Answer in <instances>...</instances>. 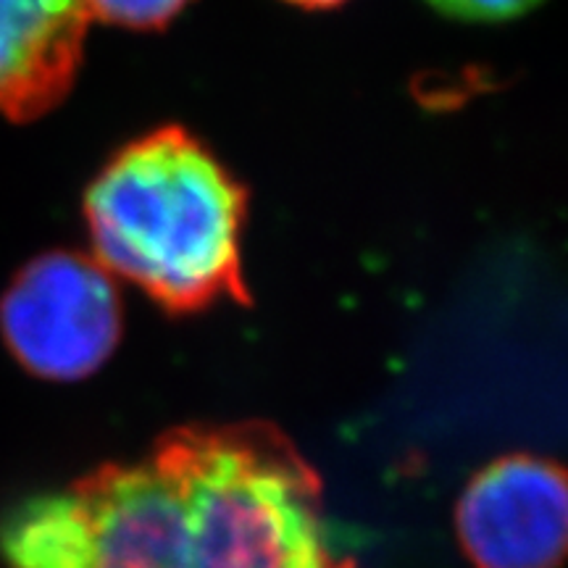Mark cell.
<instances>
[{
    "label": "cell",
    "instance_id": "6da1fadb",
    "mask_svg": "<svg viewBox=\"0 0 568 568\" xmlns=\"http://www.w3.org/2000/svg\"><path fill=\"white\" fill-rule=\"evenodd\" d=\"M9 568H329L322 485L268 424L187 426L0 518Z\"/></svg>",
    "mask_w": 568,
    "mask_h": 568
},
{
    "label": "cell",
    "instance_id": "7a4b0ae2",
    "mask_svg": "<svg viewBox=\"0 0 568 568\" xmlns=\"http://www.w3.org/2000/svg\"><path fill=\"white\" fill-rule=\"evenodd\" d=\"M84 216L98 264L166 308L247 303L245 190L187 132L163 126L124 148L90 184Z\"/></svg>",
    "mask_w": 568,
    "mask_h": 568
},
{
    "label": "cell",
    "instance_id": "3957f363",
    "mask_svg": "<svg viewBox=\"0 0 568 568\" xmlns=\"http://www.w3.org/2000/svg\"><path fill=\"white\" fill-rule=\"evenodd\" d=\"M0 332L13 358L34 376L84 379L103 366L122 335L116 284L95 258L40 255L6 290Z\"/></svg>",
    "mask_w": 568,
    "mask_h": 568
},
{
    "label": "cell",
    "instance_id": "277c9868",
    "mask_svg": "<svg viewBox=\"0 0 568 568\" xmlns=\"http://www.w3.org/2000/svg\"><path fill=\"white\" fill-rule=\"evenodd\" d=\"M566 516L564 468L537 456H508L468 481L456 527L474 568H560Z\"/></svg>",
    "mask_w": 568,
    "mask_h": 568
},
{
    "label": "cell",
    "instance_id": "5b68a950",
    "mask_svg": "<svg viewBox=\"0 0 568 568\" xmlns=\"http://www.w3.org/2000/svg\"><path fill=\"white\" fill-rule=\"evenodd\" d=\"M90 17L82 0H0V113L32 122L74 82Z\"/></svg>",
    "mask_w": 568,
    "mask_h": 568
},
{
    "label": "cell",
    "instance_id": "8992f818",
    "mask_svg": "<svg viewBox=\"0 0 568 568\" xmlns=\"http://www.w3.org/2000/svg\"><path fill=\"white\" fill-rule=\"evenodd\" d=\"M82 3L90 19L130 27V30H153L174 19L187 0H82Z\"/></svg>",
    "mask_w": 568,
    "mask_h": 568
},
{
    "label": "cell",
    "instance_id": "52a82bcc",
    "mask_svg": "<svg viewBox=\"0 0 568 568\" xmlns=\"http://www.w3.org/2000/svg\"><path fill=\"white\" fill-rule=\"evenodd\" d=\"M447 17L466 21H506L537 9L542 0H426Z\"/></svg>",
    "mask_w": 568,
    "mask_h": 568
},
{
    "label": "cell",
    "instance_id": "ba28073f",
    "mask_svg": "<svg viewBox=\"0 0 568 568\" xmlns=\"http://www.w3.org/2000/svg\"><path fill=\"white\" fill-rule=\"evenodd\" d=\"M287 3L305 6V9H332V6L345 3V0H287Z\"/></svg>",
    "mask_w": 568,
    "mask_h": 568
}]
</instances>
